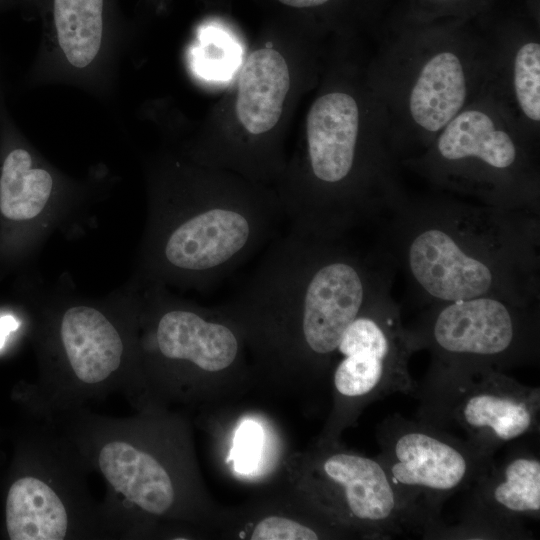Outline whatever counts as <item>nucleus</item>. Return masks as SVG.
<instances>
[{
  "label": "nucleus",
  "instance_id": "f257e3e1",
  "mask_svg": "<svg viewBox=\"0 0 540 540\" xmlns=\"http://www.w3.org/2000/svg\"><path fill=\"white\" fill-rule=\"evenodd\" d=\"M282 214L280 202L255 196L157 189L144 247L147 281L211 288L273 237Z\"/></svg>",
  "mask_w": 540,
  "mask_h": 540
},
{
  "label": "nucleus",
  "instance_id": "f03ea898",
  "mask_svg": "<svg viewBox=\"0 0 540 540\" xmlns=\"http://www.w3.org/2000/svg\"><path fill=\"white\" fill-rule=\"evenodd\" d=\"M403 260L417 289L434 304L480 296L528 302V232L503 212H420L406 227Z\"/></svg>",
  "mask_w": 540,
  "mask_h": 540
},
{
  "label": "nucleus",
  "instance_id": "7ed1b4c3",
  "mask_svg": "<svg viewBox=\"0 0 540 540\" xmlns=\"http://www.w3.org/2000/svg\"><path fill=\"white\" fill-rule=\"evenodd\" d=\"M413 397L420 402L418 420L488 456L539 432V387L493 367L433 361Z\"/></svg>",
  "mask_w": 540,
  "mask_h": 540
},
{
  "label": "nucleus",
  "instance_id": "20e7f679",
  "mask_svg": "<svg viewBox=\"0 0 540 540\" xmlns=\"http://www.w3.org/2000/svg\"><path fill=\"white\" fill-rule=\"evenodd\" d=\"M378 442L376 459L424 536L438 534L445 501L468 490L494 459L442 429L398 414L382 421Z\"/></svg>",
  "mask_w": 540,
  "mask_h": 540
},
{
  "label": "nucleus",
  "instance_id": "39448f33",
  "mask_svg": "<svg viewBox=\"0 0 540 540\" xmlns=\"http://www.w3.org/2000/svg\"><path fill=\"white\" fill-rule=\"evenodd\" d=\"M37 11L41 40L26 84L65 85L97 98L115 92L126 50L116 0H21Z\"/></svg>",
  "mask_w": 540,
  "mask_h": 540
},
{
  "label": "nucleus",
  "instance_id": "423d86ee",
  "mask_svg": "<svg viewBox=\"0 0 540 540\" xmlns=\"http://www.w3.org/2000/svg\"><path fill=\"white\" fill-rule=\"evenodd\" d=\"M416 350L434 362L500 370L534 362L539 355L538 318L526 301L480 296L435 304L409 330Z\"/></svg>",
  "mask_w": 540,
  "mask_h": 540
},
{
  "label": "nucleus",
  "instance_id": "0eeeda50",
  "mask_svg": "<svg viewBox=\"0 0 540 540\" xmlns=\"http://www.w3.org/2000/svg\"><path fill=\"white\" fill-rule=\"evenodd\" d=\"M384 294L352 321L338 344L342 359L333 384L341 401L368 403L394 393L413 396L416 390L409 372L416 349L399 310Z\"/></svg>",
  "mask_w": 540,
  "mask_h": 540
},
{
  "label": "nucleus",
  "instance_id": "6e6552de",
  "mask_svg": "<svg viewBox=\"0 0 540 540\" xmlns=\"http://www.w3.org/2000/svg\"><path fill=\"white\" fill-rule=\"evenodd\" d=\"M51 361L61 382L76 392L108 387L124 374L131 336L108 306L70 302L60 308L50 332Z\"/></svg>",
  "mask_w": 540,
  "mask_h": 540
},
{
  "label": "nucleus",
  "instance_id": "1a4fd4ad",
  "mask_svg": "<svg viewBox=\"0 0 540 540\" xmlns=\"http://www.w3.org/2000/svg\"><path fill=\"white\" fill-rule=\"evenodd\" d=\"M468 490L460 523L445 536L526 539L531 534L523 520L540 518L539 456L520 446L499 462L494 458Z\"/></svg>",
  "mask_w": 540,
  "mask_h": 540
},
{
  "label": "nucleus",
  "instance_id": "9d476101",
  "mask_svg": "<svg viewBox=\"0 0 540 540\" xmlns=\"http://www.w3.org/2000/svg\"><path fill=\"white\" fill-rule=\"evenodd\" d=\"M328 508L374 539L417 533V527L376 458L334 452L321 463Z\"/></svg>",
  "mask_w": 540,
  "mask_h": 540
},
{
  "label": "nucleus",
  "instance_id": "9b49d317",
  "mask_svg": "<svg viewBox=\"0 0 540 540\" xmlns=\"http://www.w3.org/2000/svg\"><path fill=\"white\" fill-rule=\"evenodd\" d=\"M139 302L148 322V345L164 361L186 363L210 373L230 367L238 357L233 329L207 318L201 309L177 300L166 286L149 283Z\"/></svg>",
  "mask_w": 540,
  "mask_h": 540
},
{
  "label": "nucleus",
  "instance_id": "f8f14e48",
  "mask_svg": "<svg viewBox=\"0 0 540 540\" xmlns=\"http://www.w3.org/2000/svg\"><path fill=\"white\" fill-rule=\"evenodd\" d=\"M0 212L13 222H30L86 190L63 175L31 146L0 95Z\"/></svg>",
  "mask_w": 540,
  "mask_h": 540
},
{
  "label": "nucleus",
  "instance_id": "ddd939ff",
  "mask_svg": "<svg viewBox=\"0 0 540 540\" xmlns=\"http://www.w3.org/2000/svg\"><path fill=\"white\" fill-rule=\"evenodd\" d=\"M95 462L109 488L124 504L152 515L165 514L173 506L175 490L169 472L126 434L101 440Z\"/></svg>",
  "mask_w": 540,
  "mask_h": 540
},
{
  "label": "nucleus",
  "instance_id": "4468645a",
  "mask_svg": "<svg viewBox=\"0 0 540 540\" xmlns=\"http://www.w3.org/2000/svg\"><path fill=\"white\" fill-rule=\"evenodd\" d=\"M436 153L450 166L473 162L497 173L512 170L519 160L513 137L480 109L460 111L441 130Z\"/></svg>",
  "mask_w": 540,
  "mask_h": 540
},
{
  "label": "nucleus",
  "instance_id": "2eb2a0df",
  "mask_svg": "<svg viewBox=\"0 0 540 540\" xmlns=\"http://www.w3.org/2000/svg\"><path fill=\"white\" fill-rule=\"evenodd\" d=\"M289 87L288 65L278 51L265 48L249 55L239 76L236 113L250 134H263L277 124Z\"/></svg>",
  "mask_w": 540,
  "mask_h": 540
},
{
  "label": "nucleus",
  "instance_id": "dca6fc26",
  "mask_svg": "<svg viewBox=\"0 0 540 540\" xmlns=\"http://www.w3.org/2000/svg\"><path fill=\"white\" fill-rule=\"evenodd\" d=\"M466 96V73L461 59L452 51H439L422 65L411 87V118L422 130L439 132L462 111Z\"/></svg>",
  "mask_w": 540,
  "mask_h": 540
},
{
  "label": "nucleus",
  "instance_id": "f3484780",
  "mask_svg": "<svg viewBox=\"0 0 540 540\" xmlns=\"http://www.w3.org/2000/svg\"><path fill=\"white\" fill-rule=\"evenodd\" d=\"M6 528L12 540H62L70 529L63 496L44 478L24 476L9 488Z\"/></svg>",
  "mask_w": 540,
  "mask_h": 540
},
{
  "label": "nucleus",
  "instance_id": "a211bd4d",
  "mask_svg": "<svg viewBox=\"0 0 540 540\" xmlns=\"http://www.w3.org/2000/svg\"><path fill=\"white\" fill-rule=\"evenodd\" d=\"M513 89L519 108L532 122L540 120V45L522 44L513 60Z\"/></svg>",
  "mask_w": 540,
  "mask_h": 540
},
{
  "label": "nucleus",
  "instance_id": "6ab92c4d",
  "mask_svg": "<svg viewBox=\"0 0 540 540\" xmlns=\"http://www.w3.org/2000/svg\"><path fill=\"white\" fill-rule=\"evenodd\" d=\"M317 532L301 523L279 516L261 520L251 535L253 540H317Z\"/></svg>",
  "mask_w": 540,
  "mask_h": 540
},
{
  "label": "nucleus",
  "instance_id": "aec40b11",
  "mask_svg": "<svg viewBox=\"0 0 540 540\" xmlns=\"http://www.w3.org/2000/svg\"><path fill=\"white\" fill-rule=\"evenodd\" d=\"M260 446V432L254 423H244L236 436V464L239 469L248 470L256 462Z\"/></svg>",
  "mask_w": 540,
  "mask_h": 540
},
{
  "label": "nucleus",
  "instance_id": "412c9836",
  "mask_svg": "<svg viewBox=\"0 0 540 540\" xmlns=\"http://www.w3.org/2000/svg\"><path fill=\"white\" fill-rule=\"evenodd\" d=\"M18 326V323L12 316L0 318V348L3 346L6 336Z\"/></svg>",
  "mask_w": 540,
  "mask_h": 540
},
{
  "label": "nucleus",
  "instance_id": "4be33fe9",
  "mask_svg": "<svg viewBox=\"0 0 540 540\" xmlns=\"http://www.w3.org/2000/svg\"><path fill=\"white\" fill-rule=\"evenodd\" d=\"M281 3L294 8H311L320 6L330 0H278Z\"/></svg>",
  "mask_w": 540,
  "mask_h": 540
},
{
  "label": "nucleus",
  "instance_id": "5701e85b",
  "mask_svg": "<svg viewBox=\"0 0 540 540\" xmlns=\"http://www.w3.org/2000/svg\"><path fill=\"white\" fill-rule=\"evenodd\" d=\"M21 0H0V11L12 6L13 4L20 3Z\"/></svg>",
  "mask_w": 540,
  "mask_h": 540
},
{
  "label": "nucleus",
  "instance_id": "b1692460",
  "mask_svg": "<svg viewBox=\"0 0 540 540\" xmlns=\"http://www.w3.org/2000/svg\"><path fill=\"white\" fill-rule=\"evenodd\" d=\"M3 94V87H2V79H1V73H0V95Z\"/></svg>",
  "mask_w": 540,
  "mask_h": 540
},
{
  "label": "nucleus",
  "instance_id": "393cba45",
  "mask_svg": "<svg viewBox=\"0 0 540 540\" xmlns=\"http://www.w3.org/2000/svg\"><path fill=\"white\" fill-rule=\"evenodd\" d=\"M434 1H442V2H445V1H452V0H434Z\"/></svg>",
  "mask_w": 540,
  "mask_h": 540
}]
</instances>
